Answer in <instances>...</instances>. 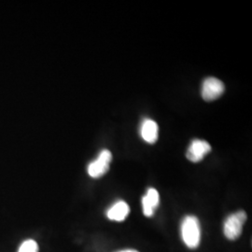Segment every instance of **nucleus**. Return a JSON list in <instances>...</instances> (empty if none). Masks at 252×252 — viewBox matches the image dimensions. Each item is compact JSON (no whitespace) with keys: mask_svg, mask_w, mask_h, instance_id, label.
<instances>
[{"mask_svg":"<svg viewBox=\"0 0 252 252\" xmlns=\"http://www.w3.org/2000/svg\"><path fill=\"white\" fill-rule=\"evenodd\" d=\"M181 235L184 243L189 249H196L198 247L201 239V230L196 217H185L181 224Z\"/></svg>","mask_w":252,"mask_h":252,"instance_id":"f257e3e1","label":"nucleus"},{"mask_svg":"<svg viewBox=\"0 0 252 252\" xmlns=\"http://www.w3.org/2000/svg\"><path fill=\"white\" fill-rule=\"evenodd\" d=\"M247 220V214L243 210H239L231 214L224 221L223 232L229 240L237 239L243 231V226Z\"/></svg>","mask_w":252,"mask_h":252,"instance_id":"f03ea898","label":"nucleus"},{"mask_svg":"<svg viewBox=\"0 0 252 252\" xmlns=\"http://www.w3.org/2000/svg\"><path fill=\"white\" fill-rule=\"evenodd\" d=\"M112 160V155L108 150H103L98 157L88 165V174L94 179L101 178L109 169V164Z\"/></svg>","mask_w":252,"mask_h":252,"instance_id":"7ed1b4c3","label":"nucleus"},{"mask_svg":"<svg viewBox=\"0 0 252 252\" xmlns=\"http://www.w3.org/2000/svg\"><path fill=\"white\" fill-rule=\"evenodd\" d=\"M224 84L217 78H207L202 85V97L206 101H213L219 98L224 92Z\"/></svg>","mask_w":252,"mask_h":252,"instance_id":"20e7f679","label":"nucleus"},{"mask_svg":"<svg viewBox=\"0 0 252 252\" xmlns=\"http://www.w3.org/2000/svg\"><path fill=\"white\" fill-rule=\"evenodd\" d=\"M210 151L211 146L206 140L194 139L189 144L186 156L190 162H198L202 161Z\"/></svg>","mask_w":252,"mask_h":252,"instance_id":"39448f33","label":"nucleus"},{"mask_svg":"<svg viewBox=\"0 0 252 252\" xmlns=\"http://www.w3.org/2000/svg\"><path fill=\"white\" fill-rule=\"evenodd\" d=\"M160 196L158 191L153 188L148 189L146 195L142 198V207L146 217H153L154 210L159 206Z\"/></svg>","mask_w":252,"mask_h":252,"instance_id":"423d86ee","label":"nucleus"},{"mask_svg":"<svg viewBox=\"0 0 252 252\" xmlns=\"http://www.w3.org/2000/svg\"><path fill=\"white\" fill-rule=\"evenodd\" d=\"M140 135L143 140L149 144H153L158 139V126L151 119H145L140 126Z\"/></svg>","mask_w":252,"mask_h":252,"instance_id":"0eeeda50","label":"nucleus"},{"mask_svg":"<svg viewBox=\"0 0 252 252\" xmlns=\"http://www.w3.org/2000/svg\"><path fill=\"white\" fill-rule=\"evenodd\" d=\"M130 212L129 206L125 201H119L108 209L107 216L109 220L115 221H123Z\"/></svg>","mask_w":252,"mask_h":252,"instance_id":"6e6552de","label":"nucleus"},{"mask_svg":"<svg viewBox=\"0 0 252 252\" xmlns=\"http://www.w3.org/2000/svg\"><path fill=\"white\" fill-rule=\"evenodd\" d=\"M18 252H38V246L34 240H27L21 245Z\"/></svg>","mask_w":252,"mask_h":252,"instance_id":"1a4fd4ad","label":"nucleus"},{"mask_svg":"<svg viewBox=\"0 0 252 252\" xmlns=\"http://www.w3.org/2000/svg\"><path fill=\"white\" fill-rule=\"evenodd\" d=\"M136 252V251H132V250H127V251H123V252Z\"/></svg>","mask_w":252,"mask_h":252,"instance_id":"9d476101","label":"nucleus"}]
</instances>
